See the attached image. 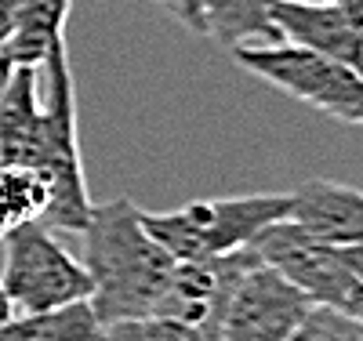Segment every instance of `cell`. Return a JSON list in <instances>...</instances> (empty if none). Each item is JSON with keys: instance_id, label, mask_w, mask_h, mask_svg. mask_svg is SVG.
Instances as JSON below:
<instances>
[{"instance_id": "5bb4252c", "label": "cell", "mask_w": 363, "mask_h": 341, "mask_svg": "<svg viewBox=\"0 0 363 341\" xmlns=\"http://www.w3.org/2000/svg\"><path fill=\"white\" fill-rule=\"evenodd\" d=\"M99 320L87 301L51 313H11L0 323V341H95Z\"/></svg>"}, {"instance_id": "8992f818", "label": "cell", "mask_w": 363, "mask_h": 341, "mask_svg": "<svg viewBox=\"0 0 363 341\" xmlns=\"http://www.w3.org/2000/svg\"><path fill=\"white\" fill-rule=\"evenodd\" d=\"M255 255L291 280L313 305H327L363 320V284L345 269L338 247H327L301 233L294 222L269 225L255 243Z\"/></svg>"}, {"instance_id": "d6986e66", "label": "cell", "mask_w": 363, "mask_h": 341, "mask_svg": "<svg viewBox=\"0 0 363 341\" xmlns=\"http://www.w3.org/2000/svg\"><path fill=\"white\" fill-rule=\"evenodd\" d=\"M18 11H22V0H0V51H4V44L11 37Z\"/></svg>"}, {"instance_id": "7a4b0ae2", "label": "cell", "mask_w": 363, "mask_h": 341, "mask_svg": "<svg viewBox=\"0 0 363 341\" xmlns=\"http://www.w3.org/2000/svg\"><path fill=\"white\" fill-rule=\"evenodd\" d=\"M291 193L211 196L174 211H142V225L174 262L218 258L251 247L269 225L287 222Z\"/></svg>"}, {"instance_id": "277c9868", "label": "cell", "mask_w": 363, "mask_h": 341, "mask_svg": "<svg viewBox=\"0 0 363 341\" xmlns=\"http://www.w3.org/2000/svg\"><path fill=\"white\" fill-rule=\"evenodd\" d=\"M0 287L11 301V313H51L87 301L91 276L44 222H22L4 233Z\"/></svg>"}, {"instance_id": "9a60e30c", "label": "cell", "mask_w": 363, "mask_h": 341, "mask_svg": "<svg viewBox=\"0 0 363 341\" xmlns=\"http://www.w3.org/2000/svg\"><path fill=\"white\" fill-rule=\"evenodd\" d=\"M48 200L51 193L40 171L0 164V225H4V233L22 222H40Z\"/></svg>"}, {"instance_id": "ffe728a7", "label": "cell", "mask_w": 363, "mask_h": 341, "mask_svg": "<svg viewBox=\"0 0 363 341\" xmlns=\"http://www.w3.org/2000/svg\"><path fill=\"white\" fill-rule=\"evenodd\" d=\"M342 251V262H345V269L356 276V280L363 284V243H352V247H338Z\"/></svg>"}, {"instance_id": "8fae6325", "label": "cell", "mask_w": 363, "mask_h": 341, "mask_svg": "<svg viewBox=\"0 0 363 341\" xmlns=\"http://www.w3.org/2000/svg\"><path fill=\"white\" fill-rule=\"evenodd\" d=\"M40 135H44L40 69L15 66L4 87V99H0V164L37 171Z\"/></svg>"}, {"instance_id": "d4e9b609", "label": "cell", "mask_w": 363, "mask_h": 341, "mask_svg": "<svg viewBox=\"0 0 363 341\" xmlns=\"http://www.w3.org/2000/svg\"><path fill=\"white\" fill-rule=\"evenodd\" d=\"M0 240H4V225H0Z\"/></svg>"}, {"instance_id": "4fadbf2b", "label": "cell", "mask_w": 363, "mask_h": 341, "mask_svg": "<svg viewBox=\"0 0 363 341\" xmlns=\"http://www.w3.org/2000/svg\"><path fill=\"white\" fill-rule=\"evenodd\" d=\"M73 11V0H22V11L15 18V29L4 44V55L11 66L40 69L55 44L66 40V22Z\"/></svg>"}, {"instance_id": "7c38bea8", "label": "cell", "mask_w": 363, "mask_h": 341, "mask_svg": "<svg viewBox=\"0 0 363 341\" xmlns=\"http://www.w3.org/2000/svg\"><path fill=\"white\" fill-rule=\"evenodd\" d=\"M203 18V37L218 47L244 51L280 44V29L272 22V0H196Z\"/></svg>"}, {"instance_id": "ac0fdd59", "label": "cell", "mask_w": 363, "mask_h": 341, "mask_svg": "<svg viewBox=\"0 0 363 341\" xmlns=\"http://www.w3.org/2000/svg\"><path fill=\"white\" fill-rule=\"evenodd\" d=\"M160 11H167L178 26H186L189 33H200L203 37V18H200V4L196 0H153Z\"/></svg>"}, {"instance_id": "ba28073f", "label": "cell", "mask_w": 363, "mask_h": 341, "mask_svg": "<svg viewBox=\"0 0 363 341\" xmlns=\"http://www.w3.org/2000/svg\"><path fill=\"white\" fill-rule=\"evenodd\" d=\"M258 262L255 247L218 258H200V262H174L167 287L153 308V316H167L174 323H186L207 341L218 337V323L225 313V301L236 287V280Z\"/></svg>"}, {"instance_id": "9c48e42d", "label": "cell", "mask_w": 363, "mask_h": 341, "mask_svg": "<svg viewBox=\"0 0 363 341\" xmlns=\"http://www.w3.org/2000/svg\"><path fill=\"white\" fill-rule=\"evenodd\" d=\"M287 222L327 247L363 243V189L335 178H309L291 189Z\"/></svg>"}, {"instance_id": "6da1fadb", "label": "cell", "mask_w": 363, "mask_h": 341, "mask_svg": "<svg viewBox=\"0 0 363 341\" xmlns=\"http://www.w3.org/2000/svg\"><path fill=\"white\" fill-rule=\"evenodd\" d=\"M84 233V269L91 276V313L99 327L153 316L174 258L142 225V211L128 200L91 203Z\"/></svg>"}, {"instance_id": "5b68a950", "label": "cell", "mask_w": 363, "mask_h": 341, "mask_svg": "<svg viewBox=\"0 0 363 341\" xmlns=\"http://www.w3.org/2000/svg\"><path fill=\"white\" fill-rule=\"evenodd\" d=\"M233 58L240 69L284 91L287 99L338 123H349V128H363V73L342 66V62L298 51L291 44L244 47L233 51Z\"/></svg>"}, {"instance_id": "2e32d148", "label": "cell", "mask_w": 363, "mask_h": 341, "mask_svg": "<svg viewBox=\"0 0 363 341\" xmlns=\"http://www.w3.org/2000/svg\"><path fill=\"white\" fill-rule=\"evenodd\" d=\"M95 341H207V337L167 316H138V320H116L99 327Z\"/></svg>"}, {"instance_id": "30bf717a", "label": "cell", "mask_w": 363, "mask_h": 341, "mask_svg": "<svg viewBox=\"0 0 363 341\" xmlns=\"http://www.w3.org/2000/svg\"><path fill=\"white\" fill-rule=\"evenodd\" d=\"M272 22L280 29V44L342 62V66L363 73V40L345 18V11L338 8V0L335 4H284V0H272Z\"/></svg>"}, {"instance_id": "44dd1931", "label": "cell", "mask_w": 363, "mask_h": 341, "mask_svg": "<svg viewBox=\"0 0 363 341\" xmlns=\"http://www.w3.org/2000/svg\"><path fill=\"white\" fill-rule=\"evenodd\" d=\"M338 8L345 11V18L352 22V29H356L359 40H363V0H338Z\"/></svg>"}, {"instance_id": "cb8c5ba5", "label": "cell", "mask_w": 363, "mask_h": 341, "mask_svg": "<svg viewBox=\"0 0 363 341\" xmlns=\"http://www.w3.org/2000/svg\"><path fill=\"white\" fill-rule=\"evenodd\" d=\"M284 4H335V0H284Z\"/></svg>"}, {"instance_id": "7402d4cb", "label": "cell", "mask_w": 363, "mask_h": 341, "mask_svg": "<svg viewBox=\"0 0 363 341\" xmlns=\"http://www.w3.org/2000/svg\"><path fill=\"white\" fill-rule=\"evenodd\" d=\"M11 69H15V66H11V62H8L4 55H0V99H4V87H8V77H11Z\"/></svg>"}, {"instance_id": "603a6c76", "label": "cell", "mask_w": 363, "mask_h": 341, "mask_svg": "<svg viewBox=\"0 0 363 341\" xmlns=\"http://www.w3.org/2000/svg\"><path fill=\"white\" fill-rule=\"evenodd\" d=\"M11 316V301H8V294H4V287H0V323H4Z\"/></svg>"}, {"instance_id": "52a82bcc", "label": "cell", "mask_w": 363, "mask_h": 341, "mask_svg": "<svg viewBox=\"0 0 363 341\" xmlns=\"http://www.w3.org/2000/svg\"><path fill=\"white\" fill-rule=\"evenodd\" d=\"M309 308L306 294L258 258L236 280L215 341H287Z\"/></svg>"}, {"instance_id": "3957f363", "label": "cell", "mask_w": 363, "mask_h": 341, "mask_svg": "<svg viewBox=\"0 0 363 341\" xmlns=\"http://www.w3.org/2000/svg\"><path fill=\"white\" fill-rule=\"evenodd\" d=\"M44 135H40V157L37 171L48 181V211L44 225L62 229V233H80L87 225L91 200L87 196V178H84V160H80V116H77V84H73V66L66 40L55 44L51 55L44 58Z\"/></svg>"}, {"instance_id": "e0dca14e", "label": "cell", "mask_w": 363, "mask_h": 341, "mask_svg": "<svg viewBox=\"0 0 363 341\" xmlns=\"http://www.w3.org/2000/svg\"><path fill=\"white\" fill-rule=\"evenodd\" d=\"M287 341H363V320L327 305H313Z\"/></svg>"}]
</instances>
